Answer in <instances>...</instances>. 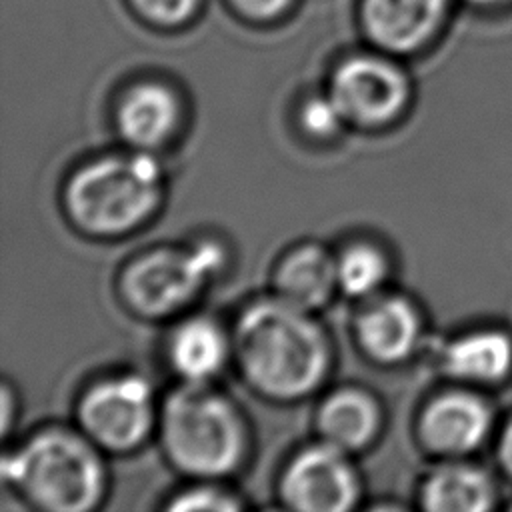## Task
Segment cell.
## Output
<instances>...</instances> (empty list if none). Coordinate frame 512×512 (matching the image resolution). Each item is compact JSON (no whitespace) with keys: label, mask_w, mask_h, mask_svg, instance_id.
Listing matches in <instances>:
<instances>
[{"label":"cell","mask_w":512,"mask_h":512,"mask_svg":"<svg viewBox=\"0 0 512 512\" xmlns=\"http://www.w3.org/2000/svg\"><path fill=\"white\" fill-rule=\"evenodd\" d=\"M234 348L248 382L278 400L310 394L330 364L322 328L308 310L280 296L244 308L236 324Z\"/></svg>","instance_id":"obj_1"},{"label":"cell","mask_w":512,"mask_h":512,"mask_svg":"<svg viewBox=\"0 0 512 512\" xmlns=\"http://www.w3.org/2000/svg\"><path fill=\"white\" fill-rule=\"evenodd\" d=\"M2 474L30 502L52 512H84L104 490V468L88 440L68 430H42L4 458Z\"/></svg>","instance_id":"obj_2"},{"label":"cell","mask_w":512,"mask_h":512,"mask_svg":"<svg viewBox=\"0 0 512 512\" xmlns=\"http://www.w3.org/2000/svg\"><path fill=\"white\" fill-rule=\"evenodd\" d=\"M162 440L180 470L216 478L242 462L246 428L228 398L206 388V382H186L164 402Z\"/></svg>","instance_id":"obj_3"},{"label":"cell","mask_w":512,"mask_h":512,"mask_svg":"<svg viewBox=\"0 0 512 512\" xmlns=\"http://www.w3.org/2000/svg\"><path fill=\"white\" fill-rule=\"evenodd\" d=\"M70 218L86 232L114 236L142 224L162 198L158 164L144 152L98 158L66 184Z\"/></svg>","instance_id":"obj_4"},{"label":"cell","mask_w":512,"mask_h":512,"mask_svg":"<svg viewBox=\"0 0 512 512\" xmlns=\"http://www.w3.org/2000/svg\"><path fill=\"white\" fill-rule=\"evenodd\" d=\"M222 264L214 244L162 248L136 258L122 276V294L140 314L164 316L182 308Z\"/></svg>","instance_id":"obj_5"},{"label":"cell","mask_w":512,"mask_h":512,"mask_svg":"<svg viewBox=\"0 0 512 512\" xmlns=\"http://www.w3.org/2000/svg\"><path fill=\"white\" fill-rule=\"evenodd\" d=\"M78 414L84 432L96 444L116 452L130 450L152 428V390L140 376L106 378L86 390Z\"/></svg>","instance_id":"obj_6"},{"label":"cell","mask_w":512,"mask_h":512,"mask_svg":"<svg viewBox=\"0 0 512 512\" xmlns=\"http://www.w3.org/2000/svg\"><path fill=\"white\" fill-rule=\"evenodd\" d=\"M328 94L346 122L378 128L404 108L408 82L394 64L374 56H356L336 68Z\"/></svg>","instance_id":"obj_7"},{"label":"cell","mask_w":512,"mask_h":512,"mask_svg":"<svg viewBox=\"0 0 512 512\" xmlns=\"http://www.w3.org/2000/svg\"><path fill=\"white\" fill-rule=\"evenodd\" d=\"M348 452L322 442L298 452L288 464L280 492L290 508L304 512H342L358 498V476Z\"/></svg>","instance_id":"obj_8"},{"label":"cell","mask_w":512,"mask_h":512,"mask_svg":"<svg viewBox=\"0 0 512 512\" xmlns=\"http://www.w3.org/2000/svg\"><path fill=\"white\" fill-rule=\"evenodd\" d=\"M448 0H362L366 36L388 52H412L438 28Z\"/></svg>","instance_id":"obj_9"},{"label":"cell","mask_w":512,"mask_h":512,"mask_svg":"<svg viewBox=\"0 0 512 512\" xmlns=\"http://www.w3.org/2000/svg\"><path fill=\"white\" fill-rule=\"evenodd\" d=\"M180 120L176 94L158 82L132 86L120 100L116 124L122 138L142 150L158 148L168 142Z\"/></svg>","instance_id":"obj_10"},{"label":"cell","mask_w":512,"mask_h":512,"mask_svg":"<svg viewBox=\"0 0 512 512\" xmlns=\"http://www.w3.org/2000/svg\"><path fill=\"white\" fill-rule=\"evenodd\" d=\"M420 320L414 306L400 296H380L360 312L358 342L378 362H398L416 346Z\"/></svg>","instance_id":"obj_11"},{"label":"cell","mask_w":512,"mask_h":512,"mask_svg":"<svg viewBox=\"0 0 512 512\" xmlns=\"http://www.w3.org/2000/svg\"><path fill=\"white\" fill-rule=\"evenodd\" d=\"M490 414L470 394H446L436 398L424 412L420 430L428 446L440 452L472 450L488 432Z\"/></svg>","instance_id":"obj_12"},{"label":"cell","mask_w":512,"mask_h":512,"mask_svg":"<svg viewBox=\"0 0 512 512\" xmlns=\"http://www.w3.org/2000/svg\"><path fill=\"white\" fill-rule=\"evenodd\" d=\"M276 296L312 310L322 306L338 286L336 258L318 246L292 250L276 270Z\"/></svg>","instance_id":"obj_13"},{"label":"cell","mask_w":512,"mask_h":512,"mask_svg":"<svg viewBox=\"0 0 512 512\" xmlns=\"http://www.w3.org/2000/svg\"><path fill=\"white\" fill-rule=\"evenodd\" d=\"M380 426V410L372 396L344 388L330 394L318 412V428L324 442L344 450L364 448Z\"/></svg>","instance_id":"obj_14"},{"label":"cell","mask_w":512,"mask_h":512,"mask_svg":"<svg viewBox=\"0 0 512 512\" xmlns=\"http://www.w3.org/2000/svg\"><path fill=\"white\" fill-rule=\"evenodd\" d=\"M170 362L186 382H206L222 368L228 344L220 326L208 318H192L170 338Z\"/></svg>","instance_id":"obj_15"},{"label":"cell","mask_w":512,"mask_h":512,"mask_svg":"<svg viewBox=\"0 0 512 512\" xmlns=\"http://www.w3.org/2000/svg\"><path fill=\"white\" fill-rule=\"evenodd\" d=\"M446 370L464 380L494 382L512 366V342L502 332H476L446 348Z\"/></svg>","instance_id":"obj_16"},{"label":"cell","mask_w":512,"mask_h":512,"mask_svg":"<svg viewBox=\"0 0 512 512\" xmlns=\"http://www.w3.org/2000/svg\"><path fill=\"white\" fill-rule=\"evenodd\" d=\"M422 500L434 512H480L492 504V486L476 468L444 466L424 484Z\"/></svg>","instance_id":"obj_17"},{"label":"cell","mask_w":512,"mask_h":512,"mask_svg":"<svg viewBox=\"0 0 512 512\" xmlns=\"http://www.w3.org/2000/svg\"><path fill=\"white\" fill-rule=\"evenodd\" d=\"M386 258L372 244H352L336 258L338 288L348 296H372L386 278Z\"/></svg>","instance_id":"obj_18"},{"label":"cell","mask_w":512,"mask_h":512,"mask_svg":"<svg viewBox=\"0 0 512 512\" xmlns=\"http://www.w3.org/2000/svg\"><path fill=\"white\" fill-rule=\"evenodd\" d=\"M300 122L308 134L316 138H328L336 134L346 120L338 110L336 102L332 100V96L326 94L306 100L300 112Z\"/></svg>","instance_id":"obj_19"},{"label":"cell","mask_w":512,"mask_h":512,"mask_svg":"<svg viewBox=\"0 0 512 512\" xmlns=\"http://www.w3.org/2000/svg\"><path fill=\"white\" fill-rule=\"evenodd\" d=\"M146 20L160 26H176L186 22L196 10L198 0H130Z\"/></svg>","instance_id":"obj_20"},{"label":"cell","mask_w":512,"mask_h":512,"mask_svg":"<svg viewBox=\"0 0 512 512\" xmlns=\"http://www.w3.org/2000/svg\"><path fill=\"white\" fill-rule=\"evenodd\" d=\"M238 506L240 504L230 494L212 486H200L174 498L170 510H234Z\"/></svg>","instance_id":"obj_21"},{"label":"cell","mask_w":512,"mask_h":512,"mask_svg":"<svg viewBox=\"0 0 512 512\" xmlns=\"http://www.w3.org/2000/svg\"><path fill=\"white\" fill-rule=\"evenodd\" d=\"M232 6L254 20H270L282 14L292 0H230Z\"/></svg>","instance_id":"obj_22"},{"label":"cell","mask_w":512,"mask_h":512,"mask_svg":"<svg viewBox=\"0 0 512 512\" xmlns=\"http://www.w3.org/2000/svg\"><path fill=\"white\" fill-rule=\"evenodd\" d=\"M500 456L506 466V470L512 474V424L506 428L502 442H500Z\"/></svg>","instance_id":"obj_23"},{"label":"cell","mask_w":512,"mask_h":512,"mask_svg":"<svg viewBox=\"0 0 512 512\" xmlns=\"http://www.w3.org/2000/svg\"><path fill=\"white\" fill-rule=\"evenodd\" d=\"M472 2H478V4H492V2H498V0H472Z\"/></svg>","instance_id":"obj_24"}]
</instances>
